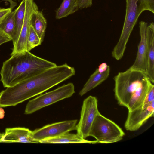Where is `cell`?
<instances>
[{
  "mask_svg": "<svg viewBox=\"0 0 154 154\" xmlns=\"http://www.w3.org/2000/svg\"><path fill=\"white\" fill-rule=\"evenodd\" d=\"M75 73L74 68L66 63L49 68L2 91L0 107L15 106L42 94Z\"/></svg>",
  "mask_w": 154,
  "mask_h": 154,
  "instance_id": "obj_1",
  "label": "cell"
},
{
  "mask_svg": "<svg viewBox=\"0 0 154 154\" xmlns=\"http://www.w3.org/2000/svg\"><path fill=\"white\" fill-rule=\"evenodd\" d=\"M57 65L29 51L16 53L3 63L0 72L4 87H12Z\"/></svg>",
  "mask_w": 154,
  "mask_h": 154,
  "instance_id": "obj_2",
  "label": "cell"
},
{
  "mask_svg": "<svg viewBox=\"0 0 154 154\" xmlns=\"http://www.w3.org/2000/svg\"><path fill=\"white\" fill-rule=\"evenodd\" d=\"M114 79L115 97L120 106L126 107L134 93L151 82L146 72L131 67L119 72Z\"/></svg>",
  "mask_w": 154,
  "mask_h": 154,
  "instance_id": "obj_3",
  "label": "cell"
},
{
  "mask_svg": "<svg viewBox=\"0 0 154 154\" xmlns=\"http://www.w3.org/2000/svg\"><path fill=\"white\" fill-rule=\"evenodd\" d=\"M147 10L145 0H126L125 17L120 37L112 52V57L117 60L124 55L126 45L138 18L144 11Z\"/></svg>",
  "mask_w": 154,
  "mask_h": 154,
  "instance_id": "obj_4",
  "label": "cell"
},
{
  "mask_svg": "<svg viewBox=\"0 0 154 154\" xmlns=\"http://www.w3.org/2000/svg\"><path fill=\"white\" fill-rule=\"evenodd\" d=\"M125 135L118 125L100 113L95 117L89 134V136L94 137L97 143H103L119 141Z\"/></svg>",
  "mask_w": 154,
  "mask_h": 154,
  "instance_id": "obj_5",
  "label": "cell"
},
{
  "mask_svg": "<svg viewBox=\"0 0 154 154\" xmlns=\"http://www.w3.org/2000/svg\"><path fill=\"white\" fill-rule=\"evenodd\" d=\"M75 93L73 84L69 83L30 100L25 108L24 114H32L46 106L69 98Z\"/></svg>",
  "mask_w": 154,
  "mask_h": 154,
  "instance_id": "obj_6",
  "label": "cell"
},
{
  "mask_svg": "<svg viewBox=\"0 0 154 154\" xmlns=\"http://www.w3.org/2000/svg\"><path fill=\"white\" fill-rule=\"evenodd\" d=\"M98 101L95 97L89 96L84 100L82 106L80 117L76 125L77 134L85 139L89 134L93 122L97 115L99 113Z\"/></svg>",
  "mask_w": 154,
  "mask_h": 154,
  "instance_id": "obj_7",
  "label": "cell"
},
{
  "mask_svg": "<svg viewBox=\"0 0 154 154\" xmlns=\"http://www.w3.org/2000/svg\"><path fill=\"white\" fill-rule=\"evenodd\" d=\"M77 120H66L46 125L32 131L31 137L36 143L76 130Z\"/></svg>",
  "mask_w": 154,
  "mask_h": 154,
  "instance_id": "obj_8",
  "label": "cell"
},
{
  "mask_svg": "<svg viewBox=\"0 0 154 154\" xmlns=\"http://www.w3.org/2000/svg\"><path fill=\"white\" fill-rule=\"evenodd\" d=\"M154 101L128 111L125 128L130 131L137 130L149 118L154 116Z\"/></svg>",
  "mask_w": 154,
  "mask_h": 154,
  "instance_id": "obj_9",
  "label": "cell"
},
{
  "mask_svg": "<svg viewBox=\"0 0 154 154\" xmlns=\"http://www.w3.org/2000/svg\"><path fill=\"white\" fill-rule=\"evenodd\" d=\"M25 1V12L22 27L17 41L13 45L11 55L26 51V44L31 25L32 18L33 14L38 10L34 0Z\"/></svg>",
  "mask_w": 154,
  "mask_h": 154,
  "instance_id": "obj_10",
  "label": "cell"
},
{
  "mask_svg": "<svg viewBox=\"0 0 154 154\" xmlns=\"http://www.w3.org/2000/svg\"><path fill=\"white\" fill-rule=\"evenodd\" d=\"M148 23L143 21L139 23L140 41L135 60L131 66L133 69L146 72L147 60V32Z\"/></svg>",
  "mask_w": 154,
  "mask_h": 154,
  "instance_id": "obj_11",
  "label": "cell"
},
{
  "mask_svg": "<svg viewBox=\"0 0 154 154\" xmlns=\"http://www.w3.org/2000/svg\"><path fill=\"white\" fill-rule=\"evenodd\" d=\"M32 131L24 127L7 128L3 133L0 143H36L31 137Z\"/></svg>",
  "mask_w": 154,
  "mask_h": 154,
  "instance_id": "obj_12",
  "label": "cell"
},
{
  "mask_svg": "<svg viewBox=\"0 0 154 154\" xmlns=\"http://www.w3.org/2000/svg\"><path fill=\"white\" fill-rule=\"evenodd\" d=\"M147 60L146 72L150 80L154 83V23L148 25L147 32Z\"/></svg>",
  "mask_w": 154,
  "mask_h": 154,
  "instance_id": "obj_13",
  "label": "cell"
},
{
  "mask_svg": "<svg viewBox=\"0 0 154 154\" xmlns=\"http://www.w3.org/2000/svg\"><path fill=\"white\" fill-rule=\"evenodd\" d=\"M110 72V68L109 66L106 70L103 72H100L97 68L80 91L79 95L82 96L100 85L107 79Z\"/></svg>",
  "mask_w": 154,
  "mask_h": 154,
  "instance_id": "obj_14",
  "label": "cell"
},
{
  "mask_svg": "<svg viewBox=\"0 0 154 154\" xmlns=\"http://www.w3.org/2000/svg\"><path fill=\"white\" fill-rule=\"evenodd\" d=\"M39 143H88L95 144L96 141H89L83 139L77 134L69 133V132L59 136L41 140Z\"/></svg>",
  "mask_w": 154,
  "mask_h": 154,
  "instance_id": "obj_15",
  "label": "cell"
},
{
  "mask_svg": "<svg viewBox=\"0 0 154 154\" xmlns=\"http://www.w3.org/2000/svg\"><path fill=\"white\" fill-rule=\"evenodd\" d=\"M31 25L42 42L45 37L47 22L42 13L39 10L33 14L31 19Z\"/></svg>",
  "mask_w": 154,
  "mask_h": 154,
  "instance_id": "obj_16",
  "label": "cell"
},
{
  "mask_svg": "<svg viewBox=\"0 0 154 154\" xmlns=\"http://www.w3.org/2000/svg\"><path fill=\"white\" fill-rule=\"evenodd\" d=\"M16 10V9L11 12L0 23V31L7 35L13 43L16 37L14 17Z\"/></svg>",
  "mask_w": 154,
  "mask_h": 154,
  "instance_id": "obj_17",
  "label": "cell"
},
{
  "mask_svg": "<svg viewBox=\"0 0 154 154\" xmlns=\"http://www.w3.org/2000/svg\"><path fill=\"white\" fill-rule=\"evenodd\" d=\"M79 9L77 0H63L56 11V18L60 19L66 17Z\"/></svg>",
  "mask_w": 154,
  "mask_h": 154,
  "instance_id": "obj_18",
  "label": "cell"
},
{
  "mask_svg": "<svg viewBox=\"0 0 154 154\" xmlns=\"http://www.w3.org/2000/svg\"><path fill=\"white\" fill-rule=\"evenodd\" d=\"M25 9V1L22 0L16 8L14 18L16 37L13 45L16 43L19 36L24 21Z\"/></svg>",
  "mask_w": 154,
  "mask_h": 154,
  "instance_id": "obj_19",
  "label": "cell"
},
{
  "mask_svg": "<svg viewBox=\"0 0 154 154\" xmlns=\"http://www.w3.org/2000/svg\"><path fill=\"white\" fill-rule=\"evenodd\" d=\"M42 42L32 26L31 25L26 42V51H29L35 47L41 45Z\"/></svg>",
  "mask_w": 154,
  "mask_h": 154,
  "instance_id": "obj_20",
  "label": "cell"
},
{
  "mask_svg": "<svg viewBox=\"0 0 154 154\" xmlns=\"http://www.w3.org/2000/svg\"><path fill=\"white\" fill-rule=\"evenodd\" d=\"M92 0H77L79 9H82L91 7Z\"/></svg>",
  "mask_w": 154,
  "mask_h": 154,
  "instance_id": "obj_21",
  "label": "cell"
},
{
  "mask_svg": "<svg viewBox=\"0 0 154 154\" xmlns=\"http://www.w3.org/2000/svg\"><path fill=\"white\" fill-rule=\"evenodd\" d=\"M12 11L11 8H3L0 7V23Z\"/></svg>",
  "mask_w": 154,
  "mask_h": 154,
  "instance_id": "obj_22",
  "label": "cell"
},
{
  "mask_svg": "<svg viewBox=\"0 0 154 154\" xmlns=\"http://www.w3.org/2000/svg\"><path fill=\"white\" fill-rule=\"evenodd\" d=\"M11 40V38L7 35L0 31V45Z\"/></svg>",
  "mask_w": 154,
  "mask_h": 154,
  "instance_id": "obj_23",
  "label": "cell"
},
{
  "mask_svg": "<svg viewBox=\"0 0 154 154\" xmlns=\"http://www.w3.org/2000/svg\"><path fill=\"white\" fill-rule=\"evenodd\" d=\"M108 66L106 63H103L99 65L97 69L100 72H103L106 70Z\"/></svg>",
  "mask_w": 154,
  "mask_h": 154,
  "instance_id": "obj_24",
  "label": "cell"
},
{
  "mask_svg": "<svg viewBox=\"0 0 154 154\" xmlns=\"http://www.w3.org/2000/svg\"><path fill=\"white\" fill-rule=\"evenodd\" d=\"M5 112L4 109L0 107V119H3L5 116Z\"/></svg>",
  "mask_w": 154,
  "mask_h": 154,
  "instance_id": "obj_25",
  "label": "cell"
},
{
  "mask_svg": "<svg viewBox=\"0 0 154 154\" xmlns=\"http://www.w3.org/2000/svg\"><path fill=\"white\" fill-rule=\"evenodd\" d=\"M2 135L3 133H2L0 132V140L1 139V138L2 137Z\"/></svg>",
  "mask_w": 154,
  "mask_h": 154,
  "instance_id": "obj_26",
  "label": "cell"
}]
</instances>
